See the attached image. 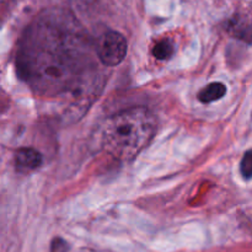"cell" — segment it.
<instances>
[{
	"instance_id": "obj_6",
	"label": "cell",
	"mask_w": 252,
	"mask_h": 252,
	"mask_svg": "<svg viewBox=\"0 0 252 252\" xmlns=\"http://www.w3.org/2000/svg\"><path fill=\"white\" fill-rule=\"evenodd\" d=\"M241 175L245 180H250L252 176V157H251V152L248 150L244 155L243 160H241Z\"/></svg>"
},
{
	"instance_id": "obj_3",
	"label": "cell",
	"mask_w": 252,
	"mask_h": 252,
	"mask_svg": "<svg viewBox=\"0 0 252 252\" xmlns=\"http://www.w3.org/2000/svg\"><path fill=\"white\" fill-rule=\"evenodd\" d=\"M43 161L42 154L33 148H21L15 154V165L17 171L30 172L39 167Z\"/></svg>"
},
{
	"instance_id": "obj_2",
	"label": "cell",
	"mask_w": 252,
	"mask_h": 252,
	"mask_svg": "<svg viewBox=\"0 0 252 252\" xmlns=\"http://www.w3.org/2000/svg\"><path fill=\"white\" fill-rule=\"evenodd\" d=\"M127 41L118 32H107L98 44V58L105 65L116 66L125 61L127 56Z\"/></svg>"
},
{
	"instance_id": "obj_7",
	"label": "cell",
	"mask_w": 252,
	"mask_h": 252,
	"mask_svg": "<svg viewBox=\"0 0 252 252\" xmlns=\"http://www.w3.org/2000/svg\"><path fill=\"white\" fill-rule=\"evenodd\" d=\"M66 243L62 239H54L53 244H52V252H66Z\"/></svg>"
},
{
	"instance_id": "obj_5",
	"label": "cell",
	"mask_w": 252,
	"mask_h": 252,
	"mask_svg": "<svg viewBox=\"0 0 252 252\" xmlns=\"http://www.w3.org/2000/svg\"><path fill=\"white\" fill-rule=\"evenodd\" d=\"M153 54L157 59H169L174 54V44L170 39H161L153 48Z\"/></svg>"
},
{
	"instance_id": "obj_4",
	"label": "cell",
	"mask_w": 252,
	"mask_h": 252,
	"mask_svg": "<svg viewBox=\"0 0 252 252\" xmlns=\"http://www.w3.org/2000/svg\"><path fill=\"white\" fill-rule=\"evenodd\" d=\"M226 94V86L223 83H211L209 85L204 86L198 93L197 97L201 102L211 103L214 101L220 100Z\"/></svg>"
},
{
	"instance_id": "obj_1",
	"label": "cell",
	"mask_w": 252,
	"mask_h": 252,
	"mask_svg": "<svg viewBox=\"0 0 252 252\" xmlns=\"http://www.w3.org/2000/svg\"><path fill=\"white\" fill-rule=\"evenodd\" d=\"M157 118L145 107H132L111 116L102 128V147L121 161L135 159L152 143Z\"/></svg>"
}]
</instances>
